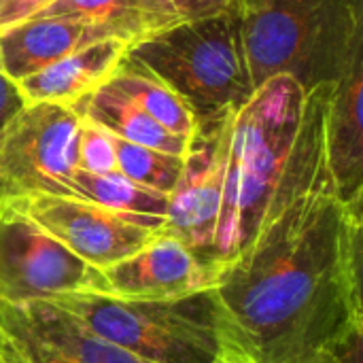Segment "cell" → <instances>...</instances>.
I'll list each match as a JSON object with an SVG mask.
<instances>
[{"label": "cell", "mask_w": 363, "mask_h": 363, "mask_svg": "<svg viewBox=\"0 0 363 363\" xmlns=\"http://www.w3.org/2000/svg\"><path fill=\"white\" fill-rule=\"evenodd\" d=\"M332 85L306 94L294 151L251 242L213 274L238 363H300L363 328L362 208L338 200L325 155Z\"/></svg>", "instance_id": "6da1fadb"}, {"label": "cell", "mask_w": 363, "mask_h": 363, "mask_svg": "<svg viewBox=\"0 0 363 363\" xmlns=\"http://www.w3.org/2000/svg\"><path fill=\"white\" fill-rule=\"evenodd\" d=\"M306 94L294 77L279 74L262 83L232 117L217 268L251 242L294 151Z\"/></svg>", "instance_id": "7a4b0ae2"}, {"label": "cell", "mask_w": 363, "mask_h": 363, "mask_svg": "<svg viewBox=\"0 0 363 363\" xmlns=\"http://www.w3.org/2000/svg\"><path fill=\"white\" fill-rule=\"evenodd\" d=\"M240 17L255 89L279 74L332 85L363 45L362 0H242Z\"/></svg>", "instance_id": "3957f363"}, {"label": "cell", "mask_w": 363, "mask_h": 363, "mask_svg": "<svg viewBox=\"0 0 363 363\" xmlns=\"http://www.w3.org/2000/svg\"><path fill=\"white\" fill-rule=\"evenodd\" d=\"M128 57L177 91L198 128L236 115L255 91L240 13L181 19L128 47Z\"/></svg>", "instance_id": "277c9868"}, {"label": "cell", "mask_w": 363, "mask_h": 363, "mask_svg": "<svg viewBox=\"0 0 363 363\" xmlns=\"http://www.w3.org/2000/svg\"><path fill=\"white\" fill-rule=\"evenodd\" d=\"M85 328L147 363H238L211 287L179 300H119L81 291L51 300Z\"/></svg>", "instance_id": "5b68a950"}, {"label": "cell", "mask_w": 363, "mask_h": 363, "mask_svg": "<svg viewBox=\"0 0 363 363\" xmlns=\"http://www.w3.org/2000/svg\"><path fill=\"white\" fill-rule=\"evenodd\" d=\"M81 115L72 106L36 102L0 134V206L32 196H72Z\"/></svg>", "instance_id": "8992f818"}, {"label": "cell", "mask_w": 363, "mask_h": 363, "mask_svg": "<svg viewBox=\"0 0 363 363\" xmlns=\"http://www.w3.org/2000/svg\"><path fill=\"white\" fill-rule=\"evenodd\" d=\"M0 211L26 217L98 270L140 251L164 225L162 219L117 213L70 196H32L6 202Z\"/></svg>", "instance_id": "52a82bcc"}, {"label": "cell", "mask_w": 363, "mask_h": 363, "mask_svg": "<svg viewBox=\"0 0 363 363\" xmlns=\"http://www.w3.org/2000/svg\"><path fill=\"white\" fill-rule=\"evenodd\" d=\"M232 117L200 125L191 136L181 179L168 196V211L160 230V234L183 242L208 268L211 277L217 268V230Z\"/></svg>", "instance_id": "ba28073f"}, {"label": "cell", "mask_w": 363, "mask_h": 363, "mask_svg": "<svg viewBox=\"0 0 363 363\" xmlns=\"http://www.w3.org/2000/svg\"><path fill=\"white\" fill-rule=\"evenodd\" d=\"M98 268L81 262L21 215L0 211V302H51L96 291Z\"/></svg>", "instance_id": "9c48e42d"}, {"label": "cell", "mask_w": 363, "mask_h": 363, "mask_svg": "<svg viewBox=\"0 0 363 363\" xmlns=\"http://www.w3.org/2000/svg\"><path fill=\"white\" fill-rule=\"evenodd\" d=\"M0 340L19 363H147L51 302H0Z\"/></svg>", "instance_id": "30bf717a"}, {"label": "cell", "mask_w": 363, "mask_h": 363, "mask_svg": "<svg viewBox=\"0 0 363 363\" xmlns=\"http://www.w3.org/2000/svg\"><path fill=\"white\" fill-rule=\"evenodd\" d=\"M208 268L177 238L155 234L134 255L98 270L96 291L119 300H179L208 289Z\"/></svg>", "instance_id": "8fae6325"}, {"label": "cell", "mask_w": 363, "mask_h": 363, "mask_svg": "<svg viewBox=\"0 0 363 363\" xmlns=\"http://www.w3.org/2000/svg\"><path fill=\"white\" fill-rule=\"evenodd\" d=\"M363 45L332 85L325 104V155L338 200L362 208L363 194Z\"/></svg>", "instance_id": "7c38bea8"}, {"label": "cell", "mask_w": 363, "mask_h": 363, "mask_svg": "<svg viewBox=\"0 0 363 363\" xmlns=\"http://www.w3.org/2000/svg\"><path fill=\"white\" fill-rule=\"evenodd\" d=\"M106 38L111 36L102 28L79 19H28L0 32V70L19 83L57 60Z\"/></svg>", "instance_id": "4fadbf2b"}, {"label": "cell", "mask_w": 363, "mask_h": 363, "mask_svg": "<svg viewBox=\"0 0 363 363\" xmlns=\"http://www.w3.org/2000/svg\"><path fill=\"white\" fill-rule=\"evenodd\" d=\"M128 43L117 38L98 40L57 60L17 85L28 104L49 102L74 108L117 74L128 55Z\"/></svg>", "instance_id": "5bb4252c"}, {"label": "cell", "mask_w": 363, "mask_h": 363, "mask_svg": "<svg viewBox=\"0 0 363 363\" xmlns=\"http://www.w3.org/2000/svg\"><path fill=\"white\" fill-rule=\"evenodd\" d=\"M36 17L87 21L130 47L181 21L170 0H53Z\"/></svg>", "instance_id": "9a60e30c"}, {"label": "cell", "mask_w": 363, "mask_h": 363, "mask_svg": "<svg viewBox=\"0 0 363 363\" xmlns=\"http://www.w3.org/2000/svg\"><path fill=\"white\" fill-rule=\"evenodd\" d=\"M74 111L83 119L113 134L115 138L179 157H185L189 151L191 138H183L164 130L111 83L94 91L83 102H79Z\"/></svg>", "instance_id": "2e32d148"}, {"label": "cell", "mask_w": 363, "mask_h": 363, "mask_svg": "<svg viewBox=\"0 0 363 363\" xmlns=\"http://www.w3.org/2000/svg\"><path fill=\"white\" fill-rule=\"evenodd\" d=\"M108 83L170 134L191 138L198 132V119L185 100L128 55Z\"/></svg>", "instance_id": "e0dca14e"}, {"label": "cell", "mask_w": 363, "mask_h": 363, "mask_svg": "<svg viewBox=\"0 0 363 363\" xmlns=\"http://www.w3.org/2000/svg\"><path fill=\"white\" fill-rule=\"evenodd\" d=\"M70 191L74 198L136 217H151L164 221L168 211V196L140 187L117 170L87 172L77 168L70 177Z\"/></svg>", "instance_id": "ac0fdd59"}, {"label": "cell", "mask_w": 363, "mask_h": 363, "mask_svg": "<svg viewBox=\"0 0 363 363\" xmlns=\"http://www.w3.org/2000/svg\"><path fill=\"white\" fill-rule=\"evenodd\" d=\"M113 138V151H115V170L130 179L132 183L147 187L151 191L170 196L177 187L185 157L162 153L149 147H140L121 138Z\"/></svg>", "instance_id": "d6986e66"}, {"label": "cell", "mask_w": 363, "mask_h": 363, "mask_svg": "<svg viewBox=\"0 0 363 363\" xmlns=\"http://www.w3.org/2000/svg\"><path fill=\"white\" fill-rule=\"evenodd\" d=\"M77 168L87 170V172H113L115 170V151H113L111 134L83 117H81V132H79Z\"/></svg>", "instance_id": "ffe728a7"}, {"label": "cell", "mask_w": 363, "mask_h": 363, "mask_svg": "<svg viewBox=\"0 0 363 363\" xmlns=\"http://www.w3.org/2000/svg\"><path fill=\"white\" fill-rule=\"evenodd\" d=\"M181 19H202L221 13H240L242 0H170Z\"/></svg>", "instance_id": "44dd1931"}, {"label": "cell", "mask_w": 363, "mask_h": 363, "mask_svg": "<svg viewBox=\"0 0 363 363\" xmlns=\"http://www.w3.org/2000/svg\"><path fill=\"white\" fill-rule=\"evenodd\" d=\"M53 0H0V32L34 19Z\"/></svg>", "instance_id": "7402d4cb"}, {"label": "cell", "mask_w": 363, "mask_h": 363, "mask_svg": "<svg viewBox=\"0 0 363 363\" xmlns=\"http://www.w3.org/2000/svg\"><path fill=\"white\" fill-rule=\"evenodd\" d=\"M26 98L15 81H11L0 70V134L6 130V125L26 108Z\"/></svg>", "instance_id": "603a6c76"}, {"label": "cell", "mask_w": 363, "mask_h": 363, "mask_svg": "<svg viewBox=\"0 0 363 363\" xmlns=\"http://www.w3.org/2000/svg\"><path fill=\"white\" fill-rule=\"evenodd\" d=\"M300 363H345L332 349H323V351H319V353H315V355H311L308 359H304V362Z\"/></svg>", "instance_id": "cb8c5ba5"}, {"label": "cell", "mask_w": 363, "mask_h": 363, "mask_svg": "<svg viewBox=\"0 0 363 363\" xmlns=\"http://www.w3.org/2000/svg\"><path fill=\"white\" fill-rule=\"evenodd\" d=\"M0 363H19L2 340H0Z\"/></svg>", "instance_id": "d4e9b609"}]
</instances>
